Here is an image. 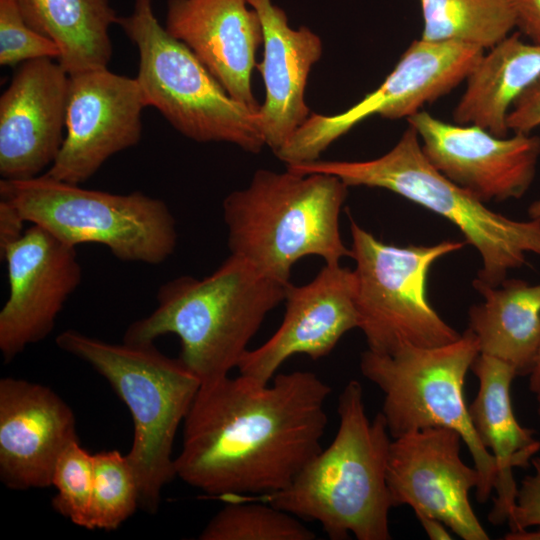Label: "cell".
Returning a JSON list of instances; mask_svg holds the SVG:
<instances>
[{"label": "cell", "mask_w": 540, "mask_h": 540, "mask_svg": "<svg viewBox=\"0 0 540 540\" xmlns=\"http://www.w3.org/2000/svg\"><path fill=\"white\" fill-rule=\"evenodd\" d=\"M330 387L315 373L202 383L183 422L175 473L223 500L286 488L322 450Z\"/></svg>", "instance_id": "6da1fadb"}, {"label": "cell", "mask_w": 540, "mask_h": 540, "mask_svg": "<svg viewBox=\"0 0 540 540\" xmlns=\"http://www.w3.org/2000/svg\"><path fill=\"white\" fill-rule=\"evenodd\" d=\"M339 426L328 447L315 455L284 489L236 496L269 503L298 518L318 522L332 540H389L393 507L387 484L392 438L383 414H366L363 389L349 381L338 399ZM234 497V498H236Z\"/></svg>", "instance_id": "7a4b0ae2"}, {"label": "cell", "mask_w": 540, "mask_h": 540, "mask_svg": "<svg viewBox=\"0 0 540 540\" xmlns=\"http://www.w3.org/2000/svg\"><path fill=\"white\" fill-rule=\"evenodd\" d=\"M285 286L230 254L204 278L180 276L162 285L156 309L134 321L123 341L154 343L174 334L179 358L201 384L215 381L237 368L268 313L284 301Z\"/></svg>", "instance_id": "3957f363"}, {"label": "cell", "mask_w": 540, "mask_h": 540, "mask_svg": "<svg viewBox=\"0 0 540 540\" xmlns=\"http://www.w3.org/2000/svg\"><path fill=\"white\" fill-rule=\"evenodd\" d=\"M348 186L324 173L257 170L249 184L223 200L230 253L284 284L306 256L326 264L351 258L340 233Z\"/></svg>", "instance_id": "277c9868"}, {"label": "cell", "mask_w": 540, "mask_h": 540, "mask_svg": "<svg viewBox=\"0 0 540 540\" xmlns=\"http://www.w3.org/2000/svg\"><path fill=\"white\" fill-rule=\"evenodd\" d=\"M57 346L85 361L114 389L133 421L127 455L137 478L141 507L158 511L162 489L176 477L173 444L200 388V379L154 343H110L68 329Z\"/></svg>", "instance_id": "5b68a950"}, {"label": "cell", "mask_w": 540, "mask_h": 540, "mask_svg": "<svg viewBox=\"0 0 540 540\" xmlns=\"http://www.w3.org/2000/svg\"><path fill=\"white\" fill-rule=\"evenodd\" d=\"M300 174L324 173L348 187L382 188L410 200L454 224L479 253L482 268L476 281L499 286L508 271L540 256V221L515 220L482 201L440 173L426 158L410 125L384 155L365 161L315 160L288 165Z\"/></svg>", "instance_id": "8992f818"}, {"label": "cell", "mask_w": 540, "mask_h": 540, "mask_svg": "<svg viewBox=\"0 0 540 540\" xmlns=\"http://www.w3.org/2000/svg\"><path fill=\"white\" fill-rule=\"evenodd\" d=\"M152 1L135 0L132 13L118 19L138 49L136 79L146 105L193 141L224 142L259 153L266 145L258 112L233 99L194 53L168 33Z\"/></svg>", "instance_id": "52a82bcc"}, {"label": "cell", "mask_w": 540, "mask_h": 540, "mask_svg": "<svg viewBox=\"0 0 540 540\" xmlns=\"http://www.w3.org/2000/svg\"><path fill=\"white\" fill-rule=\"evenodd\" d=\"M479 354L477 339L467 329L441 346H404L391 354L367 349L360 371L384 394L381 413L392 439L431 427L461 435L479 473L475 497L483 504L494 490L496 463L473 427L464 396L467 372Z\"/></svg>", "instance_id": "ba28073f"}, {"label": "cell", "mask_w": 540, "mask_h": 540, "mask_svg": "<svg viewBox=\"0 0 540 540\" xmlns=\"http://www.w3.org/2000/svg\"><path fill=\"white\" fill-rule=\"evenodd\" d=\"M0 199L62 242L74 247L98 243L121 261L157 265L176 248V223L168 206L140 191L86 189L44 173L26 180L1 179Z\"/></svg>", "instance_id": "9c48e42d"}, {"label": "cell", "mask_w": 540, "mask_h": 540, "mask_svg": "<svg viewBox=\"0 0 540 540\" xmlns=\"http://www.w3.org/2000/svg\"><path fill=\"white\" fill-rule=\"evenodd\" d=\"M350 233L358 329L368 350L391 354L404 346L436 347L460 338L430 304L427 277L438 259L460 250L466 242L387 244L353 219Z\"/></svg>", "instance_id": "30bf717a"}, {"label": "cell", "mask_w": 540, "mask_h": 540, "mask_svg": "<svg viewBox=\"0 0 540 540\" xmlns=\"http://www.w3.org/2000/svg\"><path fill=\"white\" fill-rule=\"evenodd\" d=\"M484 51L456 42L413 41L377 89L341 113L311 114L276 157L286 165L312 162L371 116L409 118L465 81Z\"/></svg>", "instance_id": "8fae6325"}, {"label": "cell", "mask_w": 540, "mask_h": 540, "mask_svg": "<svg viewBox=\"0 0 540 540\" xmlns=\"http://www.w3.org/2000/svg\"><path fill=\"white\" fill-rule=\"evenodd\" d=\"M147 107L135 78L108 67L70 75L65 136L51 178L81 184L114 154L135 146Z\"/></svg>", "instance_id": "7c38bea8"}, {"label": "cell", "mask_w": 540, "mask_h": 540, "mask_svg": "<svg viewBox=\"0 0 540 540\" xmlns=\"http://www.w3.org/2000/svg\"><path fill=\"white\" fill-rule=\"evenodd\" d=\"M462 442L457 431L446 427L392 439L387 463L391 501L393 507L408 505L415 514L439 519L464 540H488L469 500L479 473L462 461Z\"/></svg>", "instance_id": "4fadbf2b"}, {"label": "cell", "mask_w": 540, "mask_h": 540, "mask_svg": "<svg viewBox=\"0 0 540 540\" xmlns=\"http://www.w3.org/2000/svg\"><path fill=\"white\" fill-rule=\"evenodd\" d=\"M407 121L429 162L484 203L520 199L535 178L539 136L498 137L476 125L444 122L423 110Z\"/></svg>", "instance_id": "5bb4252c"}, {"label": "cell", "mask_w": 540, "mask_h": 540, "mask_svg": "<svg viewBox=\"0 0 540 540\" xmlns=\"http://www.w3.org/2000/svg\"><path fill=\"white\" fill-rule=\"evenodd\" d=\"M9 297L0 311V351L5 362L46 338L82 279L76 247L32 224L1 255Z\"/></svg>", "instance_id": "9a60e30c"}, {"label": "cell", "mask_w": 540, "mask_h": 540, "mask_svg": "<svg viewBox=\"0 0 540 540\" xmlns=\"http://www.w3.org/2000/svg\"><path fill=\"white\" fill-rule=\"evenodd\" d=\"M285 312L279 328L262 345L248 349L237 368L259 383L270 382L291 356H327L340 339L359 327L354 270L326 264L304 285L285 286Z\"/></svg>", "instance_id": "2e32d148"}, {"label": "cell", "mask_w": 540, "mask_h": 540, "mask_svg": "<svg viewBox=\"0 0 540 540\" xmlns=\"http://www.w3.org/2000/svg\"><path fill=\"white\" fill-rule=\"evenodd\" d=\"M70 75L53 58L26 61L0 97V175L40 176L58 156L65 136Z\"/></svg>", "instance_id": "e0dca14e"}, {"label": "cell", "mask_w": 540, "mask_h": 540, "mask_svg": "<svg viewBox=\"0 0 540 540\" xmlns=\"http://www.w3.org/2000/svg\"><path fill=\"white\" fill-rule=\"evenodd\" d=\"M76 441L75 415L56 392L24 379L0 380V479L6 487L52 486L60 455Z\"/></svg>", "instance_id": "ac0fdd59"}, {"label": "cell", "mask_w": 540, "mask_h": 540, "mask_svg": "<svg viewBox=\"0 0 540 540\" xmlns=\"http://www.w3.org/2000/svg\"><path fill=\"white\" fill-rule=\"evenodd\" d=\"M165 29L194 53L233 99L259 111L251 76L263 32L247 0H168Z\"/></svg>", "instance_id": "d6986e66"}, {"label": "cell", "mask_w": 540, "mask_h": 540, "mask_svg": "<svg viewBox=\"0 0 540 540\" xmlns=\"http://www.w3.org/2000/svg\"><path fill=\"white\" fill-rule=\"evenodd\" d=\"M263 32V60L257 65L265 86L258 119L265 145L275 153L311 115L305 102L310 71L323 52L320 37L308 27L289 26L272 0H247Z\"/></svg>", "instance_id": "ffe728a7"}, {"label": "cell", "mask_w": 540, "mask_h": 540, "mask_svg": "<svg viewBox=\"0 0 540 540\" xmlns=\"http://www.w3.org/2000/svg\"><path fill=\"white\" fill-rule=\"evenodd\" d=\"M471 370L479 386L468 409L481 443L496 463V497L488 519L498 525L507 522L515 505L518 485L513 470L531 463L540 450V441L515 417L511 400L515 369L502 360L479 354Z\"/></svg>", "instance_id": "44dd1931"}, {"label": "cell", "mask_w": 540, "mask_h": 540, "mask_svg": "<svg viewBox=\"0 0 540 540\" xmlns=\"http://www.w3.org/2000/svg\"><path fill=\"white\" fill-rule=\"evenodd\" d=\"M483 302L470 307L468 329L480 354L511 365L517 376L531 371L540 338V283L505 279L499 286L473 281Z\"/></svg>", "instance_id": "7402d4cb"}, {"label": "cell", "mask_w": 540, "mask_h": 540, "mask_svg": "<svg viewBox=\"0 0 540 540\" xmlns=\"http://www.w3.org/2000/svg\"><path fill=\"white\" fill-rule=\"evenodd\" d=\"M540 78V44L513 34L482 55L468 75L453 112L454 122L508 135L507 116L514 101Z\"/></svg>", "instance_id": "603a6c76"}, {"label": "cell", "mask_w": 540, "mask_h": 540, "mask_svg": "<svg viewBox=\"0 0 540 540\" xmlns=\"http://www.w3.org/2000/svg\"><path fill=\"white\" fill-rule=\"evenodd\" d=\"M28 25L53 41L69 75L108 67L109 30L119 16L110 0H16Z\"/></svg>", "instance_id": "cb8c5ba5"}, {"label": "cell", "mask_w": 540, "mask_h": 540, "mask_svg": "<svg viewBox=\"0 0 540 540\" xmlns=\"http://www.w3.org/2000/svg\"><path fill=\"white\" fill-rule=\"evenodd\" d=\"M428 42H456L490 49L516 27L512 0H420Z\"/></svg>", "instance_id": "d4e9b609"}, {"label": "cell", "mask_w": 540, "mask_h": 540, "mask_svg": "<svg viewBox=\"0 0 540 540\" xmlns=\"http://www.w3.org/2000/svg\"><path fill=\"white\" fill-rule=\"evenodd\" d=\"M199 534L200 540H314L296 516L269 503L231 498Z\"/></svg>", "instance_id": "484cf974"}, {"label": "cell", "mask_w": 540, "mask_h": 540, "mask_svg": "<svg viewBox=\"0 0 540 540\" xmlns=\"http://www.w3.org/2000/svg\"><path fill=\"white\" fill-rule=\"evenodd\" d=\"M139 503L138 481L127 455L118 450L94 454L91 530L117 529Z\"/></svg>", "instance_id": "4316f807"}, {"label": "cell", "mask_w": 540, "mask_h": 540, "mask_svg": "<svg viewBox=\"0 0 540 540\" xmlns=\"http://www.w3.org/2000/svg\"><path fill=\"white\" fill-rule=\"evenodd\" d=\"M56 494L53 509L73 524L91 530L93 493V455L79 441L70 444L60 455L52 478Z\"/></svg>", "instance_id": "83f0119b"}, {"label": "cell", "mask_w": 540, "mask_h": 540, "mask_svg": "<svg viewBox=\"0 0 540 540\" xmlns=\"http://www.w3.org/2000/svg\"><path fill=\"white\" fill-rule=\"evenodd\" d=\"M59 56L56 44L32 29L16 0H0V64L14 66L39 58Z\"/></svg>", "instance_id": "f1b7e54d"}, {"label": "cell", "mask_w": 540, "mask_h": 540, "mask_svg": "<svg viewBox=\"0 0 540 540\" xmlns=\"http://www.w3.org/2000/svg\"><path fill=\"white\" fill-rule=\"evenodd\" d=\"M534 473L523 478L517 489L515 505L507 520L510 531L540 525V458L531 460Z\"/></svg>", "instance_id": "f546056e"}, {"label": "cell", "mask_w": 540, "mask_h": 540, "mask_svg": "<svg viewBox=\"0 0 540 540\" xmlns=\"http://www.w3.org/2000/svg\"><path fill=\"white\" fill-rule=\"evenodd\" d=\"M507 126L513 133L525 134L540 126V78L514 101L507 116Z\"/></svg>", "instance_id": "4dcf8cb0"}, {"label": "cell", "mask_w": 540, "mask_h": 540, "mask_svg": "<svg viewBox=\"0 0 540 540\" xmlns=\"http://www.w3.org/2000/svg\"><path fill=\"white\" fill-rule=\"evenodd\" d=\"M25 222L13 204L0 199V256L23 236Z\"/></svg>", "instance_id": "1f68e13d"}, {"label": "cell", "mask_w": 540, "mask_h": 540, "mask_svg": "<svg viewBox=\"0 0 540 540\" xmlns=\"http://www.w3.org/2000/svg\"><path fill=\"white\" fill-rule=\"evenodd\" d=\"M516 27L532 43L540 44V0H512Z\"/></svg>", "instance_id": "d6a6232c"}, {"label": "cell", "mask_w": 540, "mask_h": 540, "mask_svg": "<svg viewBox=\"0 0 540 540\" xmlns=\"http://www.w3.org/2000/svg\"><path fill=\"white\" fill-rule=\"evenodd\" d=\"M425 533L431 540H450L448 527L439 519L425 515L415 514Z\"/></svg>", "instance_id": "836d02e7"}, {"label": "cell", "mask_w": 540, "mask_h": 540, "mask_svg": "<svg viewBox=\"0 0 540 540\" xmlns=\"http://www.w3.org/2000/svg\"><path fill=\"white\" fill-rule=\"evenodd\" d=\"M529 375V389L535 396L537 402V412L540 419V338L534 358V362Z\"/></svg>", "instance_id": "e575fe53"}, {"label": "cell", "mask_w": 540, "mask_h": 540, "mask_svg": "<svg viewBox=\"0 0 540 540\" xmlns=\"http://www.w3.org/2000/svg\"><path fill=\"white\" fill-rule=\"evenodd\" d=\"M531 528H535L530 530L522 529V530H516V531H510L507 533L504 537L506 540H540V525L534 526Z\"/></svg>", "instance_id": "d590c367"}, {"label": "cell", "mask_w": 540, "mask_h": 540, "mask_svg": "<svg viewBox=\"0 0 540 540\" xmlns=\"http://www.w3.org/2000/svg\"><path fill=\"white\" fill-rule=\"evenodd\" d=\"M528 213L531 219H537L540 221V199L534 201L530 205Z\"/></svg>", "instance_id": "8d00e7d4"}]
</instances>
